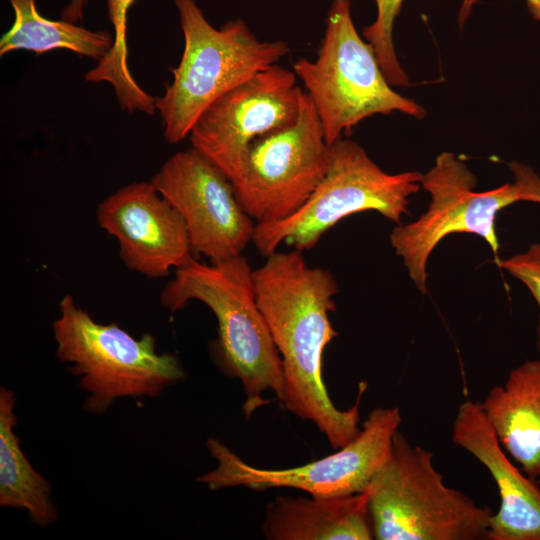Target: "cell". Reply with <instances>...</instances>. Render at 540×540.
<instances>
[{
    "mask_svg": "<svg viewBox=\"0 0 540 540\" xmlns=\"http://www.w3.org/2000/svg\"><path fill=\"white\" fill-rule=\"evenodd\" d=\"M256 301L281 356L285 409L313 422L334 449L360 432V403L368 384L358 386L353 406L332 403L322 378V357L337 336L329 320L336 310L337 282L330 271L309 266L301 251H275L253 270Z\"/></svg>",
    "mask_w": 540,
    "mask_h": 540,
    "instance_id": "1",
    "label": "cell"
},
{
    "mask_svg": "<svg viewBox=\"0 0 540 540\" xmlns=\"http://www.w3.org/2000/svg\"><path fill=\"white\" fill-rule=\"evenodd\" d=\"M192 300L205 304L217 319L215 356L228 376L241 381L246 416L266 403L261 395L267 389L280 401L282 360L257 304L247 258L241 254L209 264L193 258L176 269L161 292V304L176 312Z\"/></svg>",
    "mask_w": 540,
    "mask_h": 540,
    "instance_id": "2",
    "label": "cell"
},
{
    "mask_svg": "<svg viewBox=\"0 0 540 540\" xmlns=\"http://www.w3.org/2000/svg\"><path fill=\"white\" fill-rule=\"evenodd\" d=\"M184 37L179 64L162 96L155 98L167 142L189 136L201 114L220 96L289 53L284 41H260L238 19L212 26L195 0H173Z\"/></svg>",
    "mask_w": 540,
    "mask_h": 540,
    "instance_id": "3",
    "label": "cell"
},
{
    "mask_svg": "<svg viewBox=\"0 0 540 540\" xmlns=\"http://www.w3.org/2000/svg\"><path fill=\"white\" fill-rule=\"evenodd\" d=\"M434 454L399 431L390 454L372 478L369 512L377 540H481L493 511L448 487Z\"/></svg>",
    "mask_w": 540,
    "mask_h": 540,
    "instance_id": "4",
    "label": "cell"
},
{
    "mask_svg": "<svg viewBox=\"0 0 540 540\" xmlns=\"http://www.w3.org/2000/svg\"><path fill=\"white\" fill-rule=\"evenodd\" d=\"M514 182L476 192V176L451 152L437 156L434 166L421 181L430 194L428 209L417 220L399 224L390 234V243L417 289L427 292V262L435 247L448 235L470 233L483 238L498 258L496 234L498 212L519 201L540 203V177L527 165L509 164Z\"/></svg>",
    "mask_w": 540,
    "mask_h": 540,
    "instance_id": "5",
    "label": "cell"
},
{
    "mask_svg": "<svg viewBox=\"0 0 540 540\" xmlns=\"http://www.w3.org/2000/svg\"><path fill=\"white\" fill-rule=\"evenodd\" d=\"M293 71L314 104L329 145L375 114L426 116L424 107L392 89L374 49L355 28L350 0H333L317 57L298 59Z\"/></svg>",
    "mask_w": 540,
    "mask_h": 540,
    "instance_id": "6",
    "label": "cell"
},
{
    "mask_svg": "<svg viewBox=\"0 0 540 540\" xmlns=\"http://www.w3.org/2000/svg\"><path fill=\"white\" fill-rule=\"evenodd\" d=\"M52 328L56 356L80 378L89 412L104 413L121 397L157 396L185 377L177 357L157 352L151 334L135 339L116 323H97L70 294L60 300Z\"/></svg>",
    "mask_w": 540,
    "mask_h": 540,
    "instance_id": "7",
    "label": "cell"
},
{
    "mask_svg": "<svg viewBox=\"0 0 540 540\" xmlns=\"http://www.w3.org/2000/svg\"><path fill=\"white\" fill-rule=\"evenodd\" d=\"M327 172L305 204L286 219L256 223L251 242L263 257L286 243L298 251L312 249L343 218L377 211L399 224L409 213L423 174L383 171L358 143L340 138L331 145Z\"/></svg>",
    "mask_w": 540,
    "mask_h": 540,
    "instance_id": "8",
    "label": "cell"
},
{
    "mask_svg": "<svg viewBox=\"0 0 540 540\" xmlns=\"http://www.w3.org/2000/svg\"><path fill=\"white\" fill-rule=\"evenodd\" d=\"M401 421L398 407L375 408L349 444L314 462L286 469L249 465L220 441L210 438L206 447L217 461V466L198 477L197 481L211 490L237 486L253 490L294 488L314 498L361 493L387 460Z\"/></svg>",
    "mask_w": 540,
    "mask_h": 540,
    "instance_id": "9",
    "label": "cell"
},
{
    "mask_svg": "<svg viewBox=\"0 0 540 540\" xmlns=\"http://www.w3.org/2000/svg\"><path fill=\"white\" fill-rule=\"evenodd\" d=\"M331 155L310 97L297 122L255 139L232 182L242 209L256 222L288 218L309 199L325 176Z\"/></svg>",
    "mask_w": 540,
    "mask_h": 540,
    "instance_id": "10",
    "label": "cell"
},
{
    "mask_svg": "<svg viewBox=\"0 0 540 540\" xmlns=\"http://www.w3.org/2000/svg\"><path fill=\"white\" fill-rule=\"evenodd\" d=\"M305 96L294 71L275 64L215 100L192 127L191 145L234 182L251 143L294 125Z\"/></svg>",
    "mask_w": 540,
    "mask_h": 540,
    "instance_id": "11",
    "label": "cell"
},
{
    "mask_svg": "<svg viewBox=\"0 0 540 540\" xmlns=\"http://www.w3.org/2000/svg\"><path fill=\"white\" fill-rule=\"evenodd\" d=\"M151 182L182 217L193 254L218 262L241 255L251 242L256 222L232 182L192 146L167 159Z\"/></svg>",
    "mask_w": 540,
    "mask_h": 540,
    "instance_id": "12",
    "label": "cell"
},
{
    "mask_svg": "<svg viewBox=\"0 0 540 540\" xmlns=\"http://www.w3.org/2000/svg\"><path fill=\"white\" fill-rule=\"evenodd\" d=\"M98 225L119 244V256L131 270L150 278L194 258L186 225L153 183L133 182L105 198Z\"/></svg>",
    "mask_w": 540,
    "mask_h": 540,
    "instance_id": "13",
    "label": "cell"
},
{
    "mask_svg": "<svg viewBox=\"0 0 540 540\" xmlns=\"http://www.w3.org/2000/svg\"><path fill=\"white\" fill-rule=\"evenodd\" d=\"M452 441L489 471L498 488L500 506L486 539L540 540V487L506 455L479 402L459 405Z\"/></svg>",
    "mask_w": 540,
    "mask_h": 540,
    "instance_id": "14",
    "label": "cell"
},
{
    "mask_svg": "<svg viewBox=\"0 0 540 540\" xmlns=\"http://www.w3.org/2000/svg\"><path fill=\"white\" fill-rule=\"evenodd\" d=\"M269 540H370L369 492L337 498L278 496L266 506Z\"/></svg>",
    "mask_w": 540,
    "mask_h": 540,
    "instance_id": "15",
    "label": "cell"
},
{
    "mask_svg": "<svg viewBox=\"0 0 540 540\" xmlns=\"http://www.w3.org/2000/svg\"><path fill=\"white\" fill-rule=\"evenodd\" d=\"M503 449L530 478L540 476V360H526L480 402Z\"/></svg>",
    "mask_w": 540,
    "mask_h": 540,
    "instance_id": "16",
    "label": "cell"
},
{
    "mask_svg": "<svg viewBox=\"0 0 540 540\" xmlns=\"http://www.w3.org/2000/svg\"><path fill=\"white\" fill-rule=\"evenodd\" d=\"M14 392L0 388V505L24 509L30 520L47 526L58 511L51 498L50 483L38 473L23 453L14 433Z\"/></svg>",
    "mask_w": 540,
    "mask_h": 540,
    "instance_id": "17",
    "label": "cell"
},
{
    "mask_svg": "<svg viewBox=\"0 0 540 540\" xmlns=\"http://www.w3.org/2000/svg\"><path fill=\"white\" fill-rule=\"evenodd\" d=\"M14 22L1 36L0 56L24 50L36 55L67 49L99 62L112 48L114 36L92 31L66 20H50L40 15L35 0H8Z\"/></svg>",
    "mask_w": 540,
    "mask_h": 540,
    "instance_id": "18",
    "label": "cell"
},
{
    "mask_svg": "<svg viewBox=\"0 0 540 540\" xmlns=\"http://www.w3.org/2000/svg\"><path fill=\"white\" fill-rule=\"evenodd\" d=\"M135 1L106 0L109 21L114 30V42L105 57L84 78L91 83H109L124 111H140L150 115L155 110V97L137 84L128 66L127 14Z\"/></svg>",
    "mask_w": 540,
    "mask_h": 540,
    "instance_id": "19",
    "label": "cell"
},
{
    "mask_svg": "<svg viewBox=\"0 0 540 540\" xmlns=\"http://www.w3.org/2000/svg\"><path fill=\"white\" fill-rule=\"evenodd\" d=\"M403 0H375L377 15L363 30L364 39L372 46L380 67L392 86L406 87L410 80L396 55L393 28Z\"/></svg>",
    "mask_w": 540,
    "mask_h": 540,
    "instance_id": "20",
    "label": "cell"
},
{
    "mask_svg": "<svg viewBox=\"0 0 540 540\" xmlns=\"http://www.w3.org/2000/svg\"><path fill=\"white\" fill-rule=\"evenodd\" d=\"M495 263L520 280L530 290L540 308V243H534L526 251L509 258L498 259ZM537 334L540 353V316Z\"/></svg>",
    "mask_w": 540,
    "mask_h": 540,
    "instance_id": "21",
    "label": "cell"
},
{
    "mask_svg": "<svg viewBox=\"0 0 540 540\" xmlns=\"http://www.w3.org/2000/svg\"><path fill=\"white\" fill-rule=\"evenodd\" d=\"M478 1L479 0H463L462 1L460 9H459V13H458V19H457L460 28L464 26L467 18L469 17V15L471 14L473 10V7L475 6V4L478 3ZM525 1H526L527 9L532 15V17L535 20L540 21V0H525Z\"/></svg>",
    "mask_w": 540,
    "mask_h": 540,
    "instance_id": "22",
    "label": "cell"
},
{
    "mask_svg": "<svg viewBox=\"0 0 540 540\" xmlns=\"http://www.w3.org/2000/svg\"><path fill=\"white\" fill-rule=\"evenodd\" d=\"M87 4L88 0H70L62 10V19L72 23H78L83 19Z\"/></svg>",
    "mask_w": 540,
    "mask_h": 540,
    "instance_id": "23",
    "label": "cell"
}]
</instances>
